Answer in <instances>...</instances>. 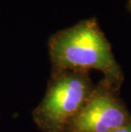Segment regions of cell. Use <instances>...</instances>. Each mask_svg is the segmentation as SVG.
I'll list each match as a JSON object with an SVG mask.
<instances>
[{"label": "cell", "instance_id": "obj_1", "mask_svg": "<svg viewBox=\"0 0 131 132\" xmlns=\"http://www.w3.org/2000/svg\"><path fill=\"white\" fill-rule=\"evenodd\" d=\"M48 50L51 71L96 70L120 88L124 82V72L95 17L55 32L49 38Z\"/></svg>", "mask_w": 131, "mask_h": 132}, {"label": "cell", "instance_id": "obj_2", "mask_svg": "<svg viewBox=\"0 0 131 132\" xmlns=\"http://www.w3.org/2000/svg\"><path fill=\"white\" fill-rule=\"evenodd\" d=\"M94 88L90 72L51 71L45 94L32 111V120L42 132H66Z\"/></svg>", "mask_w": 131, "mask_h": 132}, {"label": "cell", "instance_id": "obj_3", "mask_svg": "<svg viewBox=\"0 0 131 132\" xmlns=\"http://www.w3.org/2000/svg\"><path fill=\"white\" fill-rule=\"evenodd\" d=\"M121 88L103 78L66 132H111L131 122V113L120 97Z\"/></svg>", "mask_w": 131, "mask_h": 132}, {"label": "cell", "instance_id": "obj_4", "mask_svg": "<svg viewBox=\"0 0 131 132\" xmlns=\"http://www.w3.org/2000/svg\"><path fill=\"white\" fill-rule=\"evenodd\" d=\"M111 132H131V122L121 128H118Z\"/></svg>", "mask_w": 131, "mask_h": 132}, {"label": "cell", "instance_id": "obj_5", "mask_svg": "<svg viewBox=\"0 0 131 132\" xmlns=\"http://www.w3.org/2000/svg\"><path fill=\"white\" fill-rule=\"evenodd\" d=\"M126 8L128 11L131 14V0H127V5H126Z\"/></svg>", "mask_w": 131, "mask_h": 132}]
</instances>
